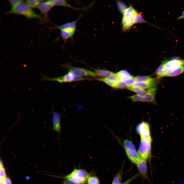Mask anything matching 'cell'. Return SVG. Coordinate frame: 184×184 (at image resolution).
Segmentation results:
<instances>
[{
    "mask_svg": "<svg viewBox=\"0 0 184 184\" xmlns=\"http://www.w3.org/2000/svg\"><path fill=\"white\" fill-rule=\"evenodd\" d=\"M117 5L120 12L123 13L125 10L128 8L127 5L124 2L120 1H117Z\"/></svg>",
    "mask_w": 184,
    "mask_h": 184,
    "instance_id": "cell-28",
    "label": "cell"
},
{
    "mask_svg": "<svg viewBox=\"0 0 184 184\" xmlns=\"http://www.w3.org/2000/svg\"><path fill=\"white\" fill-rule=\"evenodd\" d=\"M134 78L136 82H146L150 80L153 79L149 76H137Z\"/></svg>",
    "mask_w": 184,
    "mask_h": 184,
    "instance_id": "cell-26",
    "label": "cell"
},
{
    "mask_svg": "<svg viewBox=\"0 0 184 184\" xmlns=\"http://www.w3.org/2000/svg\"><path fill=\"white\" fill-rule=\"evenodd\" d=\"M123 145L128 159L131 162L136 164L140 158L134 145L131 141L128 139L124 141Z\"/></svg>",
    "mask_w": 184,
    "mask_h": 184,
    "instance_id": "cell-6",
    "label": "cell"
},
{
    "mask_svg": "<svg viewBox=\"0 0 184 184\" xmlns=\"http://www.w3.org/2000/svg\"><path fill=\"white\" fill-rule=\"evenodd\" d=\"M146 21L143 18L141 14L139 13L137 14L135 20V24L139 23L146 22Z\"/></svg>",
    "mask_w": 184,
    "mask_h": 184,
    "instance_id": "cell-30",
    "label": "cell"
},
{
    "mask_svg": "<svg viewBox=\"0 0 184 184\" xmlns=\"http://www.w3.org/2000/svg\"><path fill=\"white\" fill-rule=\"evenodd\" d=\"M61 66L68 70V72L76 76L82 77H90L95 78L97 77L94 72L83 68L74 66L69 63L62 65Z\"/></svg>",
    "mask_w": 184,
    "mask_h": 184,
    "instance_id": "cell-7",
    "label": "cell"
},
{
    "mask_svg": "<svg viewBox=\"0 0 184 184\" xmlns=\"http://www.w3.org/2000/svg\"><path fill=\"white\" fill-rule=\"evenodd\" d=\"M54 6L50 0L43 2L38 7L41 13L44 16V19H46L49 11Z\"/></svg>",
    "mask_w": 184,
    "mask_h": 184,
    "instance_id": "cell-15",
    "label": "cell"
},
{
    "mask_svg": "<svg viewBox=\"0 0 184 184\" xmlns=\"http://www.w3.org/2000/svg\"><path fill=\"white\" fill-rule=\"evenodd\" d=\"M122 176V170L118 172L114 177L112 184H121Z\"/></svg>",
    "mask_w": 184,
    "mask_h": 184,
    "instance_id": "cell-25",
    "label": "cell"
},
{
    "mask_svg": "<svg viewBox=\"0 0 184 184\" xmlns=\"http://www.w3.org/2000/svg\"><path fill=\"white\" fill-rule=\"evenodd\" d=\"M60 31V35L59 38H61L65 42L69 39H72L75 32L76 30L72 29H64Z\"/></svg>",
    "mask_w": 184,
    "mask_h": 184,
    "instance_id": "cell-17",
    "label": "cell"
},
{
    "mask_svg": "<svg viewBox=\"0 0 184 184\" xmlns=\"http://www.w3.org/2000/svg\"><path fill=\"white\" fill-rule=\"evenodd\" d=\"M184 65V59H181L177 57H173L168 60L165 69V73L163 76L172 71L177 68Z\"/></svg>",
    "mask_w": 184,
    "mask_h": 184,
    "instance_id": "cell-10",
    "label": "cell"
},
{
    "mask_svg": "<svg viewBox=\"0 0 184 184\" xmlns=\"http://www.w3.org/2000/svg\"><path fill=\"white\" fill-rule=\"evenodd\" d=\"M6 174L3 165L0 166V176L1 179H3L6 177Z\"/></svg>",
    "mask_w": 184,
    "mask_h": 184,
    "instance_id": "cell-32",
    "label": "cell"
},
{
    "mask_svg": "<svg viewBox=\"0 0 184 184\" xmlns=\"http://www.w3.org/2000/svg\"><path fill=\"white\" fill-rule=\"evenodd\" d=\"M95 79L102 82L113 88H114L118 80V79L115 73L107 77H97Z\"/></svg>",
    "mask_w": 184,
    "mask_h": 184,
    "instance_id": "cell-16",
    "label": "cell"
},
{
    "mask_svg": "<svg viewBox=\"0 0 184 184\" xmlns=\"http://www.w3.org/2000/svg\"><path fill=\"white\" fill-rule=\"evenodd\" d=\"M86 182L87 184H99L100 180L96 176H89Z\"/></svg>",
    "mask_w": 184,
    "mask_h": 184,
    "instance_id": "cell-27",
    "label": "cell"
},
{
    "mask_svg": "<svg viewBox=\"0 0 184 184\" xmlns=\"http://www.w3.org/2000/svg\"><path fill=\"white\" fill-rule=\"evenodd\" d=\"M63 184H77L70 180L65 179L63 180Z\"/></svg>",
    "mask_w": 184,
    "mask_h": 184,
    "instance_id": "cell-35",
    "label": "cell"
},
{
    "mask_svg": "<svg viewBox=\"0 0 184 184\" xmlns=\"http://www.w3.org/2000/svg\"><path fill=\"white\" fill-rule=\"evenodd\" d=\"M128 86V85L125 81L118 80L115 85L114 88L121 89L126 88Z\"/></svg>",
    "mask_w": 184,
    "mask_h": 184,
    "instance_id": "cell-29",
    "label": "cell"
},
{
    "mask_svg": "<svg viewBox=\"0 0 184 184\" xmlns=\"http://www.w3.org/2000/svg\"><path fill=\"white\" fill-rule=\"evenodd\" d=\"M83 14L80 15L76 20L68 22L60 25H55L51 27L50 29L53 30L59 29L60 30L64 29H72L76 30L77 23L78 20L82 17Z\"/></svg>",
    "mask_w": 184,
    "mask_h": 184,
    "instance_id": "cell-12",
    "label": "cell"
},
{
    "mask_svg": "<svg viewBox=\"0 0 184 184\" xmlns=\"http://www.w3.org/2000/svg\"><path fill=\"white\" fill-rule=\"evenodd\" d=\"M9 4L12 6H15L18 4L24 2V1L21 0H9L8 1Z\"/></svg>",
    "mask_w": 184,
    "mask_h": 184,
    "instance_id": "cell-33",
    "label": "cell"
},
{
    "mask_svg": "<svg viewBox=\"0 0 184 184\" xmlns=\"http://www.w3.org/2000/svg\"><path fill=\"white\" fill-rule=\"evenodd\" d=\"M167 60L168 59H166L163 61L155 71V73L157 78L163 77Z\"/></svg>",
    "mask_w": 184,
    "mask_h": 184,
    "instance_id": "cell-21",
    "label": "cell"
},
{
    "mask_svg": "<svg viewBox=\"0 0 184 184\" xmlns=\"http://www.w3.org/2000/svg\"><path fill=\"white\" fill-rule=\"evenodd\" d=\"M54 6L68 7L77 11L81 10H85L88 9L91 6L93 3L90 4L87 7H76L72 6L69 4L67 1L65 0H50Z\"/></svg>",
    "mask_w": 184,
    "mask_h": 184,
    "instance_id": "cell-14",
    "label": "cell"
},
{
    "mask_svg": "<svg viewBox=\"0 0 184 184\" xmlns=\"http://www.w3.org/2000/svg\"><path fill=\"white\" fill-rule=\"evenodd\" d=\"M140 176V175L139 174H136L128 179L122 183L121 184H130L133 180Z\"/></svg>",
    "mask_w": 184,
    "mask_h": 184,
    "instance_id": "cell-31",
    "label": "cell"
},
{
    "mask_svg": "<svg viewBox=\"0 0 184 184\" xmlns=\"http://www.w3.org/2000/svg\"><path fill=\"white\" fill-rule=\"evenodd\" d=\"M156 82L155 79H153L149 81L144 82H136L133 86H136L144 89H149L152 88L156 86Z\"/></svg>",
    "mask_w": 184,
    "mask_h": 184,
    "instance_id": "cell-18",
    "label": "cell"
},
{
    "mask_svg": "<svg viewBox=\"0 0 184 184\" xmlns=\"http://www.w3.org/2000/svg\"><path fill=\"white\" fill-rule=\"evenodd\" d=\"M182 19H184V10L182 11L181 15L176 18V19L178 20Z\"/></svg>",
    "mask_w": 184,
    "mask_h": 184,
    "instance_id": "cell-36",
    "label": "cell"
},
{
    "mask_svg": "<svg viewBox=\"0 0 184 184\" xmlns=\"http://www.w3.org/2000/svg\"><path fill=\"white\" fill-rule=\"evenodd\" d=\"M157 89L156 86L152 88L147 91L146 94L144 96H141L137 94L128 97L133 102H150L155 104L156 94Z\"/></svg>",
    "mask_w": 184,
    "mask_h": 184,
    "instance_id": "cell-5",
    "label": "cell"
},
{
    "mask_svg": "<svg viewBox=\"0 0 184 184\" xmlns=\"http://www.w3.org/2000/svg\"><path fill=\"white\" fill-rule=\"evenodd\" d=\"M128 90L136 93L137 94L141 96H144L146 93V91L144 89L136 86L131 85L126 88Z\"/></svg>",
    "mask_w": 184,
    "mask_h": 184,
    "instance_id": "cell-22",
    "label": "cell"
},
{
    "mask_svg": "<svg viewBox=\"0 0 184 184\" xmlns=\"http://www.w3.org/2000/svg\"><path fill=\"white\" fill-rule=\"evenodd\" d=\"M184 73V65L180 66L167 74L164 77H171L178 76Z\"/></svg>",
    "mask_w": 184,
    "mask_h": 184,
    "instance_id": "cell-23",
    "label": "cell"
},
{
    "mask_svg": "<svg viewBox=\"0 0 184 184\" xmlns=\"http://www.w3.org/2000/svg\"><path fill=\"white\" fill-rule=\"evenodd\" d=\"M52 122L53 126L52 130L57 132L58 135L59 141L60 140V134L61 133V116L59 113L55 111L53 108L52 110Z\"/></svg>",
    "mask_w": 184,
    "mask_h": 184,
    "instance_id": "cell-11",
    "label": "cell"
},
{
    "mask_svg": "<svg viewBox=\"0 0 184 184\" xmlns=\"http://www.w3.org/2000/svg\"><path fill=\"white\" fill-rule=\"evenodd\" d=\"M43 0H28L26 3L31 8L38 7L41 3L44 1Z\"/></svg>",
    "mask_w": 184,
    "mask_h": 184,
    "instance_id": "cell-24",
    "label": "cell"
},
{
    "mask_svg": "<svg viewBox=\"0 0 184 184\" xmlns=\"http://www.w3.org/2000/svg\"><path fill=\"white\" fill-rule=\"evenodd\" d=\"M146 160L140 158L135 164L137 167L139 174L144 179L149 181L147 172V167Z\"/></svg>",
    "mask_w": 184,
    "mask_h": 184,
    "instance_id": "cell-13",
    "label": "cell"
},
{
    "mask_svg": "<svg viewBox=\"0 0 184 184\" xmlns=\"http://www.w3.org/2000/svg\"><path fill=\"white\" fill-rule=\"evenodd\" d=\"M40 74L42 76V78L41 79V80L55 81L61 83L89 79L87 77L76 76L69 72L64 75L55 77H49L40 73Z\"/></svg>",
    "mask_w": 184,
    "mask_h": 184,
    "instance_id": "cell-3",
    "label": "cell"
},
{
    "mask_svg": "<svg viewBox=\"0 0 184 184\" xmlns=\"http://www.w3.org/2000/svg\"><path fill=\"white\" fill-rule=\"evenodd\" d=\"M4 184H12V181L10 178L8 177H6L3 179Z\"/></svg>",
    "mask_w": 184,
    "mask_h": 184,
    "instance_id": "cell-34",
    "label": "cell"
},
{
    "mask_svg": "<svg viewBox=\"0 0 184 184\" xmlns=\"http://www.w3.org/2000/svg\"><path fill=\"white\" fill-rule=\"evenodd\" d=\"M138 13L133 7L130 6L123 13L122 20L123 31H126L130 29L135 24L136 16Z\"/></svg>",
    "mask_w": 184,
    "mask_h": 184,
    "instance_id": "cell-2",
    "label": "cell"
},
{
    "mask_svg": "<svg viewBox=\"0 0 184 184\" xmlns=\"http://www.w3.org/2000/svg\"><path fill=\"white\" fill-rule=\"evenodd\" d=\"M116 75L118 80H121L125 81L134 77L128 71L126 70H121L116 73Z\"/></svg>",
    "mask_w": 184,
    "mask_h": 184,
    "instance_id": "cell-19",
    "label": "cell"
},
{
    "mask_svg": "<svg viewBox=\"0 0 184 184\" xmlns=\"http://www.w3.org/2000/svg\"><path fill=\"white\" fill-rule=\"evenodd\" d=\"M89 176V174L85 170L75 168L64 178L77 184H84L87 182Z\"/></svg>",
    "mask_w": 184,
    "mask_h": 184,
    "instance_id": "cell-4",
    "label": "cell"
},
{
    "mask_svg": "<svg viewBox=\"0 0 184 184\" xmlns=\"http://www.w3.org/2000/svg\"><path fill=\"white\" fill-rule=\"evenodd\" d=\"M6 14L21 15L28 19L36 18L41 21H43V19L40 15L35 13L24 2L12 6L10 9L6 12Z\"/></svg>",
    "mask_w": 184,
    "mask_h": 184,
    "instance_id": "cell-1",
    "label": "cell"
},
{
    "mask_svg": "<svg viewBox=\"0 0 184 184\" xmlns=\"http://www.w3.org/2000/svg\"><path fill=\"white\" fill-rule=\"evenodd\" d=\"M93 70L96 77L101 78L107 77L114 74L112 71L106 70L93 68Z\"/></svg>",
    "mask_w": 184,
    "mask_h": 184,
    "instance_id": "cell-20",
    "label": "cell"
},
{
    "mask_svg": "<svg viewBox=\"0 0 184 184\" xmlns=\"http://www.w3.org/2000/svg\"><path fill=\"white\" fill-rule=\"evenodd\" d=\"M151 141L141 140L138 153L141 158L151 162Z\"/></svg>",
    "mask_w": 184,
    "mask_h": 184,
    "instance_id": "cell-8",
    "label": "cell"
},
{
    "mask_svg": "<svg viewBox=\"0 0 184 184\" xmlns=\"http://www.w3.org/2000/svg\"><path fill=\"white\" fill-rule=\"evenodd\" d=\"M137 133L140 136L141 140L152 141L149 124L142 121L137 125L136 129Z\"/></svg>",
    "mask_w": 184,
    "mask_h": 184,
    "instance_id": "cell-9",
    "label": "cell"
}]
</instances>
